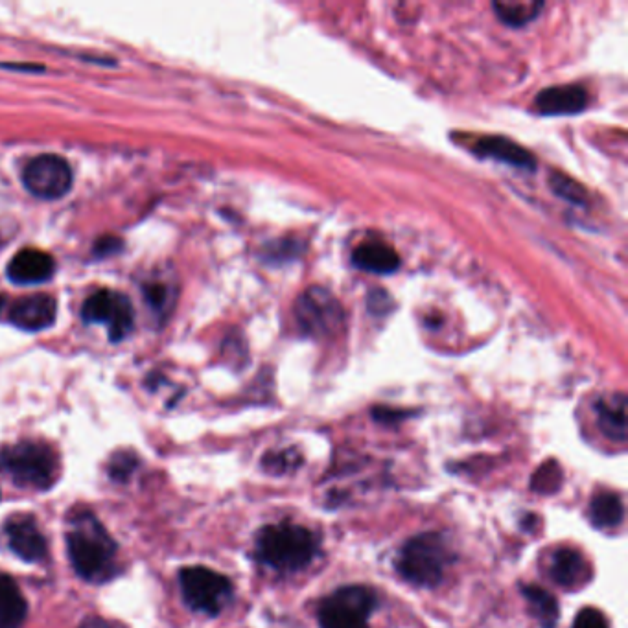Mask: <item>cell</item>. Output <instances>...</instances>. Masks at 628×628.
<instances>
[{"mask_svg": "<svg viewBox=\"0 0 628 628\" xmlns=\"http://www.w3.org/2000/svg\"><path fill=\"white\" fill-rule=\"evenodd\" d=\"M70 564L83 581L102 584L118 573L117 542L104 525L85 509H74L67 520Z\"/></svg>", "mask_w": 628, "mask_h": 628, "instance_id": "1", "label": "cell"}, {"mask_svg": "<svg viewBox=\"0 0 628 628\" xmlns=\"http://www.w3.org/2000/svg\"><path fill=\"white\" fill-rule=\"evenodd\" d=\"M256 559L280 573H297L314 562L319 553L317 536L303 525H266L255 540Z\"/></svg>", "mask_w": 628, "mask_h": 628, "instance_id": "2", "label": "cell"}, {"mask_svg": "<svg viewBox=\"0 0 628 628\" xmlns=\"http://www.w3.org/2000/svg\"><path fill=\"white\" fill-rule=\"evenodd\" d=\"M454 560L455 553L448 538L441 533H422L409 538L402 546L396 559V571L413 586L435 588Z\"/></svg>", "mask_w": 628, "mask_h": 628, "instance_id": "3", "label": "cell"}, {"mask_svg": "<svg viewBox=\"0 0 628 628\" xmlns=\"http://www.w3.org/2000/svg\"><path fill=\"white\" fill-rule=\"evenodd\" d=\"M58 470V455L45 442L21 441L0 448V472L21 487L50 489Z\"/></svg>", "mask_w": 628, "mask_h": 628, "instance_id": "4", "label": "cell"}, {"mask_svg": "<svg viewBox=\"0 0 628 628\" xmlns=\"http://www.w3.org/2000/svg\"><path fill=\"white\" fill-rule=\"evenodd\" d=\"M179 588L185 603L205 616H220L233 601V582L205 566H190L179 571Z\"/></svg>", "mask_w": 628, "mask_h": 628, "instance_id": "5", "label": "cell"}, {"mask_svg": "<svg viewBox=\"0 0 628 628\" xmlns=\"http://www.w3.org/2000/svg\"><path fill=\"white\" fill-rule=\"evenodd\" d=\"M376 594L367 586H343L325 597L317 610L321 628H371Z\"/></svg>", "mask_w": 628, "mask_h": 628, "instance_id": "6", "label": "cell"}, {"mask_svg": "<svg viewBox=\"0 0 628 628\" xmlns=\"http://www.w3.org/2000/svg\"><path fill=\"white\" fill-rule=\"evenodd\" d=\"M295 319L308 338H328L343 326L345 312L332 291L323 286H312L299 295L295 303Z\"/></svg>", "mask_w": 628, "mask_h": 628, "instance_id": "7", "label": "cell"}, {"mask_svg": "<svg viewBox=\"0 0 628 628\" xmlns=\"http://www.w3.org/2000/svg\"><path fill=\"white\" fill-rule=\"evenodd\" d=\"M72 168L70 164L54 153L37 155L24 166L23 185L39 199L63 198L72 188Z\"/></svg>", "mask_w": 628, "mask_h": 628, "instance_id": "8", "label": "cell"}, {"mask_svg": "<svg viewBox=\"0 0 628 628\" xmlns=\"http://www.w3.org/2000/svg\"><path fill=\"white\" fill-rule=\"evenodd\" d=\"M85 323H104L111 341H122L133 330L135 315L128 297L111 290L96 291L82 308Z\"/></svg>", "mask_w": 628, "mask_h": 628, "instance_id": "9", "label": "cell"}, {"mask_svg": "<svg viewBox=\"0 0 628 628\" xmlns=\"http://www.w3.org/2000/svg\"><path fill=\"white\" fill-rule=\"evenodd\" d=\"M4 536L13 555L24 562H41L47 557V540L30 516L10 518L4 525Z\"/></svg>", "mask_w": 628, "mask_h": 628, "instance_id": "10", "label": "cell"}, {"mask_svg": "<svg viewBox=\"0 0 628 628\" xmlns=\"http://www.w3.org/2000/svg\"><path fill=\"white\" fill-rule=\"evenodd\" d=\"M56 315H58L56 299L47 293H35L13 304L10 321L26 332H39L54 325Z\"/></svg>", "mask_w": 628, "mask_h": 628, "instance_id": "11", "label": "cell"}, {"mask_svg": "<svg viewBox=\"0 0 628 628\" xmlns=\"http://www.w3.org/2000/svg\"><path fill=\"white\" fill-rule=\"evenodd\" d=\"M588 105V91L582 85L566 83L547 87L542 93L536 94V111L544 117H568L577 115Z\"/></svg>", "mask_w": 628, "mask_h": 628, "instance_id": "12", "label": "cell"}, {"mask_svg": "<svg viewBox=\"0 0 628 628\" xmlns=\"http://www.w3.org/2000/svg\"><path fill=\"white\" fill-rule=\"evenodd\" d=\"M472 152L483 159H494L500 163L511 164L520 170H536V157L518 142L500 137V135H487L476 140L472 146Z\"/></svg>", "mask_w": 628, "mask_h": 628, "instance_id": "13", "label": "cell"}, {"mask_svg": "<svg viewBox=\"0 0 628 628\" xmlns=\"http://www.w3.org/2000/svg\"><path fill=\"white\" fill-rule=\"evenodd\" d=\"M56 271V260L39 249H23L8 264V277L15 284H39Z\"/></svg>", "mask_w": 628, "mask_h": 628, "instance_id": "14", "label": "cell"}, {"mask_svg": "<svg viewBox=\"0 0 628 628\" xmlns=\"http://www.w3.org/2000/svg\"><path fill=\"white\" fill-rule=\"evenodd\" d=\"M551 579L566 590H577L592 579V568L588 560L582 557L581 551L562 547L557 549L551 560Z\"/></svg>", "mask_w": 628, "mask_h": 628, "instance_id": "15", "label": "cell"}, {"mask_svg": "<svg viewBox=\"0 0 628 628\" xmlns=\"http://www.w3.org/2000/svg\"><path fill=\"white\" fill-rule=\"evenodd\" d=\"M597 426L606 439L627 441V396L623 393L599 396L594 402Z\"/></svg>", "mask_w": 628, "mask_h": 628, "instance_id": "16", "label": "cell"}, {"mask_svg": "<svg viewBox=\"0 0 628 628\" xmlns=\"http://www.w3.org/2000/svg\"><path fill=\"white\" fill-rule=\"evenodd\" d=\"M352 262L356 268L376 275H389L400 268V256L395 247L382 240H369L358 245L352 253Z\"/></svg>", "mask_w": 628, "mask_h": 628, "instance_id": "17", "label": "cell"}, {"mask_svg": "<svg viewBox=\"0 0 628 628\" xmlns=\"http://www.w3.org/2000/svg\"><path fill=\"white\" fill-rule=\"evenodd\" d=\"M28 616V603L19 584L0 573V628H21Z\"/></svg>", "mask_w": 628, "mask_h": 628, "instance_id": "18", "label": "cell"}, {"mask_svg": "<svg viewBox=\"0 0 628 628\" xmlns=\"http://www.w3.org/2000/svg\"><path fill=\"white\" fill-rule=\"evenodd\" d=\"M520 592L529 605L531 616L540 623V628H557L560 608L559 601L553 595L544 590L542 586H535V584H525L520 588Z\"/></svg>", "mask_w": 628, "mask_h": 628, "instance_id": "19", "label": "cell"}, {"mask_svg": "<svg viewBox=\"0 0 628 628\" xmlns=\"http://www.w3.org/2000/svg\"><path fill=\"white\" fill-rule=\"evenodd\" d=\"M590 520L597 529H614L625 520V505L616 492L595 494L590 503Z\"/></svg>", "mask_w": 628, "mask_h": 628, "instance_id": "20", "label": "cell"}, {"mask_svg": "<svg viewBox=\"0 0 628 628\" xmlns=\"http://www.w3.org/2000/svg\"><path fill=\"white\" fill-rule=\"evenodd\" d=\"M494 12L501 23L522 28L525 24L533 23L536 17L544 10V2L538 0H498L492 4Z\"/></svg>", "mask_w": 628, "mask_h": 628, "instance_id": "21", "label": "cell"}, {"mask_svg": "<svg viewBox=\"0 0 628 628\" xmlns=\"http://www.w3.org/2000/svg\"><path fill=\"white\" fill-rule=\"evenodd\" d=\"M549 187L559 198L568 201L571 205L584 207L588 203L586 188L582 187L581 183L577 179L570 177V175L551 172V175H549Z\"/></svg>", "mask_w": 628, "mask_h": 628, "instance_id": "22", "label": "cell"}, {"mask_svg": "<svg viewBox=\"0 0 628 628\" xmlns=\"http://www.w3.org/2000/svg\"><path fill=\"white\" fill-rule=\"evenodd\" d=\"M303 465V455L293 448L269 452L262 459V468L271 476H288Z\"/></svg>", "mask_w": 628, "mask_h": 628, "instance_id": "23", "label": "cell"}, {"mask_svg": "<svg viewBox=\"0 0 628 628\" xmlns=\"http://www.w3.org/2000/svg\"><path fill=\"white\" fill-rule=\"evenodd\" d=\"M562 481H564V476H562L559 463L547 461L536 470L535 476L531 479V489L547 496V494L557 492L562 487Z\"/></svg>", "mask_w": 628, "mask_h": 628, "instance_id": "24", "label": "cell"}, {"mask_svg": "<svg viewBox=\"0 0 628 628\" xmlns=\"http://www.w3.org/2000/svg\"><path fill=\"white\" fill-rule=\"evenodd\" d=\"M137 466H139V457L137 455L129 452V450H120V452H117L109 459L107 472H109V477L113 481L126 483V481H129V477L133 476V472L137 470Z\"/></svg>", "mask_w": 628, "mask_h": 628, "instance_id": "25", "label": "cell"}, {"mask_svg": "<svg viewBox=\"0 0 628 628\" xmlns=\"http://www.w3.org/2000/svg\"><path fill=\"white\" fill-rule=\"evenodd\" d=\"M303 253V244L295 242V240H282V242H273L264 249V255L269 262H279V260H291L295 256Z\"/></svg>", "mask_w": 628, "mask_h": 628, "instance_id": "26", "label": "cell"}, {"mask_svg": "<svg viewBox=\"0 0 628 628\" xmlns=\"http://www.w3.org/2000/svg\"><path fill=\"white\" fill-rule=\"evenodd\" d=\"M573 628H610L605 614L597 608H582L573 621Z\"/></svg>", "mask_w": 628, "mask_h": 628, "instance_id": "27", "label": "cell"}, {"mask_svg": "<svg viewBox=\"0 0 628 628\" xmlns=\"http://www.w3.org/2000/svg\"><path fill=\"white\" fill-rule=\"evenodd\" d=\"M408 417L409 413L404 411V409L384 408V406H378V408L373 409V419L376 422H380V424L393 426V424H398V422H402V420H406Z\"/></svg>", "mask_w": 628, "mask_h": 628, "instance_id": "28", "label": "cell"}, {"mask_svg": "<svg viewBox=\"0 0 628 628\" xmlns=\"http://www.w3.org/2000/svg\"><path fill=\"white\" fill-rule=\"evenodd\" d=\"M120 249H122V240H118L117 236L107 234V236H102L100 240H96L93 253L96 256H100V258H104V256L115 255Z\"/></svg>", "mask_w": 628, "mask_h": 628, "instance_id": "29", "label": "cell"}, {"mask_svg": "<svg viewBox=\"0 0 628 628\" xmlns=\"http://www.w3.org/2000/svg\"><path fill=\"white\" fill-rule=\"evenodd\" d=\"M389 308H391V299H389L387 291H371V295H369V310H371L374 315L387 314Z\"/></svg>", "mask_w": 628, "mask_h": 628, "instance_id": "30", "label": "cell"}, {"mask_svg": "<svg viewBox=\"0 0 628 628\" xmlns=\"http://www.w3.org/2000/svg\"><path fill=\"white\" fill-rule=\"evenodd\" d=\"M144 299L152 308H163L166 303V288L161 284H152L144 290Z\"/></svg>", "mask_w": 628, "mask_h": 628, "instance_id": "31", "label": "cell"}, {"mask_svg": "<svg viewBox=\"0 0 628 628\" xmlns=\"http://www.w3.org/2000/svg\"><path fill=\"white\" fill-rule=\"evenodd\" d=\"M78 628H126L124 625H118L115 621H109L104 617H87L82 625Z\"/></svg>", "mask_w": 628, "mask_h": 628, "instance_id": "32", "label": "cell"}, {"mask_svg": "<svg viewBox=\"0 0 628 628\" xmlns=\"http://www.w3.org/2000/svg\"><path fill=\"white\" fill-rule=\"evenodd\" d=\"M2 306H4V299L0 297V310H2Z\"/></svg>", "mask_w": 628, "mask_h": 628, "instance_id": "33", "label": "cell"}]
</instances>
